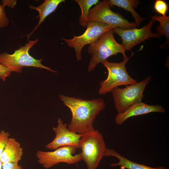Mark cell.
Instances as JSON below:
<instances>
[{
	"label": "cell",
	"instance_id": "cell-1",
	"mask_svg": "<svg viewBox=\"0 0 169 169\" xmlns=\"http://www.w3.org/2000/svg\"><path fill=\"white\" fill-rule=\"evenodd\" d=\"M59 97L72 113L71 121L67 127L69 130L82 135L94 130V121L105 107L103 99L83 100L63 95H59Z\"/></svg>",
	"mask_w": 169,
	"mask_h": 169
},
{
	"label": "cell",
	"instance_id": "cell-2",
	"mask_svg": "<svg viewBox=\"0 0 169 169\" xmlns=\"http://www.w3.org/2000/svg\"><path fill=\"white\" fill-rule=\"evenodd\" d=\"M113 28L104 33L94 43L90 44L88 53L91 57L88 66V71L93 70L100 63L113 55L121 53L123 57L127 56L125 50L121 44H118L115 40L113 33Z\"/></svg>",
	"mask_w": 169,
	"mask_h": 169
},
{
	"label": "cell",
	"instance_id": "cell-3",
	"mask_svg": "<svg viewBox=\"0 0 169 169\" xmlns=\"http://www.w3.org/2000/svg\"><path fill=\"white\" fill-rule=\"evenodd\" d=\"M79 148L81 159L85 163L87 169H96L104 156L106 148L102 135L94 129L83 136Z\"/></svg>",
	"mask_w": 169,
	"mask_h": 169
},
{
	"label": "cell",
	"instance_id": "cell-4",
	"mask_svg": "<svg viewBox=\"0 0 169 169\" xmlns=\"http://www.w3.org/2000/svg\"><path fill=\"white\" fill-rule=\"evenodd\" d=\"M38 40L37 38L34 40H29L24 46L16 50L13 54H9L6 52L1 54L0 64L8 68L12 71L18 73L21 72L22 68L25 67L43 68L53 72H57L50 68L43 65L42 59H36L29 54V49Z\"/></svg>",
	"mask_w": 169,
	"mask_h": 169
},
{
	"label": "cell",
	"instance_id": "cell-5",
	"mask_svg": "<svg viewBox=\"0 0 169 169\" xmlns=\"http://www.w3.org/2000/svg\"><path fill=\"white\" fill-rule=\"evenodd\" d=\"M134 54L132 52L130 57H123V60L119 63L110 62L107 60L101 63L107 69L108 74L107 78L100 83L99 94L105 95L116 87L134 84L137 82L129 75L125 68L126 63Z\"/></svg>",
	"mask_w": 169,
	"mask_h": 169
},
{
	"label": "cell",
	"instance_id": "cell-6",
	"mask_svg": "<svg viewBox=\"0 0 169 169\" xmlns=\"http://www.w3.org/2000/svg\"><path fill=\"white\" fill-rule=\"evenodd\" d=\"M151 79L149 76L141 82L126 85L124 88L117 87L111 90L118 113H122L131 106L141 102L143 91Z\"/></svg>",
	"mask_w": 169,
	"mask_h": 169
},
{
	"label": "cell",
	"instance_id": "cell-7",
	"mask_svg": "<svg viewBox=\"0 0 169 169\" xmlns=\"http://www.w3.org/2000/svg\"><path fill=\"white\" fill-rule=\"evenodd\" d=\"M109 0L99 2L90 10L88 21L98 22L111 26L114 28L124 29L136 28L135 23L130 22L120 14L114 12L110 8Z\"/></svg>",
	"mask_w": 169,
	"mask_h": 169
},
{
	"label": "cell",
	"instance_id": "cell-8",
	"mask_svg": "<svg viewBox=\"0 0 169 169\" xmlns=\"http://www.w3.org/2000/svg\"><path fill=\"white\" fill-rule=\"evenodd\" d=\"M87 27L85 31L81 35H74L72 39L61 38L69 46L74 48L76 59L78 61L82 59L81 52L85 45L92 44L104 33L114 28L109 25L92 21H88Z\"/></svg>",
	"mask_w": 169,
	"mask_h": 169
},
{
	"label": "cell",
	"instance_id": "cell-9",
	"mask_svg": "<svg viewBox=\"0 0 169 169\" xmlns=\"http://www.w3.org/2000/svg\"><path fill=\"white\" fill-rule=\"evenodd\" d=\"M76 149L74 146H69L60 147L52 151H38L36 156L38 163L46 169L60 163L75 164L81 160L80 153L74 155Z\"/></svg>",
	"mask_w": 169,
	"mask_h": 169
},
{
	"label": "cell",
	"instance_id": "cell-10",
	"mask_svg": "<svg viewBox=\"0 0 169 169\" xmlns=\"http://www.w3.org/2000/svg\"><path fill=\"white\" fill-rule=\"evenodd\" d=\"M154 20L151 19L147 25L139 28L124 29L120 28H113L114 33L120 37L121 45L125 50L130 51L135 46L151 38H160L157 33H152L151 30Z\"/></svg>",
	"mask_w": 169,
	"mask_h": 169
},
{
	"label": "cell",
	"instance_id": "cell-11",
	"mask_svg": "<svg viewBox=\"0 0 169 169\" xmlns=\"http://www.w3.org/2000/svg\"><path fill=\"white\" fill-rule=\"evenodd\" d=\"M67 126V123H64L60 118L58 119L57 126L53 128L55 137L46 146V148L55 150L60 147L72 146L79 148V144L83 135L69 130Z\"/></svg>",
	"mask_w": 169,
	"mask_h": 169
},
{
	"label": "cell",
	"instance_id": "cell-12",
	"mask_svg": "<svg viewBox=\"0 0 169 169\" xmlns=\"http://www.w3.org/2000/svg\"><path fill=\"white\" fill-rule=\"evenodd\" d=\"M165 112V109L160 105H150L141 102L131 106L122 113H118L115 117V121L117 125H120L132 116L152 112L164 113Z\"/></svg>",
	"mask_w": 169,
	"mask_h": 169
},
{
	"label": "cell",
	"instance_id": "cell-13",
	"mask_svg": "<svg viewBox=\"0 0 169 169\" xmlns=\"http://www.w3.org/2000/svg\"><path fill=\"white\" fill-rule=\"evenodd\" d=\"M23 153L19 143L14 138H9L0 158L3 163L18 162L20 161Z\"/></svg>",
	"mask_w": 169,
	"mask_h": 169
},
{
	"label": "cell",
	"instance_id": "cell-14",
	"mask_svg": "<svg viewBox=\"0 0 169 169\" xmlns=\"http://www.w3.org/2000/svg\"><path fill=\"white\" fill-rule=\"evenodd\" d=\"M65 1L64 0H45L42 4L38 7L29 6L31 9L36 10L38 12L39 15L36 18L39 17V20L37 25L32 31L27 35L28 39L39 27L46 17L54 12L60 3Z\"/></svg>",
	"mask_w": 169,
	"mask_h": 169
},
{
	"label": "cell",
	"instance_id": "cell-15",
	"mask_svg": "<svg viewBox=\"0 0 169 169\" xmlns=\"http://www.w3.org/2000/svg\"><path fill=\"white\" fill-rule=\"evenodd\" d=\"M114 156L119 160L117 163L111 164L110 166H120L122 169H164L165 168L163 166L151 167L134 162L124 157L113 148L109 149L106 148L104 156Z\"/></svg>",
	"mask_w": 169,
	"mask_h": 169
},
{
	"label": "cell",
	"instance_id": "cell-16",
	"mask_svg": "<svg viewBox=\"0 0 169 169\" xmlns=\"http://www.w3.org/2000/svg\"><path fill=\"white\" fill-rule=\"evenodd\" d=\"M109 2L110 6H116L129 12L134 18L135 23L138 27H140L141 22L146 19L141 17L134 9L138 6L140 2L138 0H110Z\"/></svg>",
	"mask_w": 169,
	"mask_h": 169
},
{
	"label": "cell",
	"instance_id": "cell-17",
	"mask_svg": "<svg viewBox=\"0 0 169 169\" xmlns=\"http://www.w3.org/2000/svg\"><path fill=\"white\" fill-rule=\"evenodd\" d=\"M74 1L79 5L81 10L79 23L82 26L86 28L87 26L88 17L91 7L94 5H96L100 1L99 0H75Z\"/></svg>",
	"mask_w": 169,
	"mask_h": 169
},
{
	"label": "cell",
	"instance_id": "cell-18",
	"mask_svg": "<svg viewBox=\"0 0 169 169\" xmlns=\"http://www.w3.org/2000/svg\"><path fill=\"white\" fill-rule=\"evenodd\" d=\"M151 19L157 21L160 25L156 28L157 33L160 35H163L166 38V44L169 45V17L154 16H151Z\"/></svg>",
	"mask_w": 169,
	"mask_h": 169
},
{
	"label": "cell",
	"instance_id": "cell-19",
	"mask_svg": "<svg viewBox=\"0 0 169 169\" xmlns=\"http://www.w3.org/2000/svg\"><path fill=\"white\" fill-rule=\"evenodd\" d=\"M155 10L162 15L166 16L168 10V5L166 2L163 0H155L154 5Z\"/></svg>",
	"mask_w": 169,
	"mask_h": 169
},
{
	"label": "cell",
	"instance_id": "cell-20",
	"mask_svg": "<svg viewBox=\"0 0 169 169\" xmlns=\"http://www.w3.org/2000/svg\"><path fill=\"white\" fill-rule=\"evenodd\" d=\"M10 134L3 130L0 132V158L9 138Z\"/></svg>",
	"mask_w": 169,
	"mask_h": 169
},
{
	"label": "cell",
	"instance_id": "cell-21",
	"mask_svg": "<svg viewBox=\"0 0 169 169\" xmlns=\"http://www.w3.org/2000/svg\"><path fill=\"white\" fill-rule=\"evenodd\" d=\"M9 23V19L7 16L4 7L0 3V28L6 27Z\"/></svg>",
	"mask_w": 169,
	"mask_h": 169
},
{
	"label": "cell",
	"instance_id": "cell-22",
	"mask_svg": "<svg viewBox=\"0 0 169 169\" xmlns=\"http://www.w3.org/2000/svg\"><path fill=\"white\" fill-rule=\"evenodd\" d=\"M12 71L8 68L0 64V79L5 81L6 78L10 74Z\"/></svg>",
	"mask_w": 169,
	"mask_h": 169
},
{
	"label": "cell",
	"instance_id": "cell-23",
	"mask_svg": "<svg viewBox=\"0 0 169 169\" xmlns=\"http://www.w3.org/2000/svg\"><path fill=\"white\" fill-rule=\"evenodd\" d=\"M2 169H24L18 162H7L2 164Z\"/></svg>",
	"mask_w": 169,
	"mask_h": 169
},
{
	"label": "cell",
	"instance_id": "cell-24",
	"mask_svg": "<svg viewBox=\"0 0 169 169\" xmlns=\"http://www.w3.org/2000/svg\"><path fill=\"white\" fill-rule=\"evenodd\" d=\"M2 6L4 8L6 6H8L11 8H13L15 4H13V1L12 0H2Z\"/></svg>",
	"mask_w": 169,
	"mask_h": 169
},
{
	"label": "cell",
	"instance_id": "cell-25",
	"mask_svg": "<svg viewBox=\"0 0 169 169\" xmlns=\"http://www.w3.org/2000/svg\"><path fill=\"white\" fill-rule=\"evenodd\" d=\"M2 163L0 160V169H2Z\"/></svg>",
	"mask_w": 169,
	"mask_h": 169
},
{
	"label": "cell",
	"instance_id": "cell-26",
	"mask_svg": "<svg viewBox=\"0 0 169 169\" xmlns=\"http://www.w3.org/2000/svg\"><path fill=\"white\" fill-rule=\"evenodd\" d=\"M76 169H78V166H77V168H76Z\"/></svg>",
	"mask_w": 169,
	"mask_h": 169
},
{
	"label": "cell",
	"instance_id": "cell-27",
	"mask_svg": "<svg viewBox=\"0 0 169 169\" xmlns=\"http://www.w3.org/2000/svg\"><path fill=\"white\" fill-rule=\"evenodd\" d=\"M164 169H165V168Z\"/></svg>",
	"mask_w": 169,
	"mask_h": 169
}]
</instances>
